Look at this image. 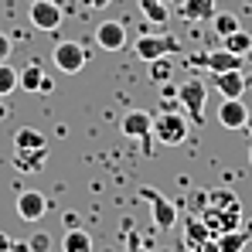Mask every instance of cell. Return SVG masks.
<instances>
[{
    "mask_svg": "<svg viewBox=\"0 0 252 252\" xmlns=\"http://www.w3.org/2000/svg\"><path fill=\"white\" fill-rule=\"evenodd\" d=\"M249 79L242 75V68H228V72H211V89L221 92V99H239L246 92Z\"/></svg>",
    "mask_w": 252,
    "mask_h": 252,
    "instance_id": "8",
    "label": "cell"
},
{
    "mask_svg": "<svg viewBox=\"0 0 252 252\" xmlns=\"http://www.w3.org/2000/svg\"><path fill=\"white\" fill-rule=\"evenodd\" d=\"M246 120H249V109H246L242 95H239V99H221L218 123L225 126V129H246Z\"/></svg>",
    "mask_w": 252,
    "mask_h": 252,
    "instance_id": "12",
    "label": "cell"
},
{
    "mask_svg": "<svg viewBox=\"0 0 252 252\" xmlns=\"http://www.w3.org/2000/svg\"><path fill=\"white\" fill-rule=\"evenodd\" d=\"M177 99H181V106L188 109V120H194V123H205V106H208V85L198 82V79H191V82H184L177 89Z\"/></svg>",
    "mask_w": 252,
    "mask_h": 252,
    "instance_id": "3",
    "label": "cell"
},
{
    "mask_svg": "<svg viewBox=\"0 0 252 252\" xmlns=\"http://www.w3.org/2000/svg\"><path fill=\"white\" fill-rule=\"evenodd\" d=\"M140 198L150 205V211H154V225H157V228L170 232V228L177 225V205H174V201H167L157 188H140Z\"/></svg>",
    "mask_w": 252,
    "mask_h": 252,
    "instance_id": "4",
    "label": "cell"
},
{
    "mask_svg": "<svg viewBox=\"0 0 252 252\" xmlns=\"http://www.w3.org/2000/svg\"><path fill=\"white\" fill-rule=\"evenodd\" d=\"M184 246L188 249H215V239H211V232H208V225L191 211V218H188V225H184Z\"/></svg>",
    "mask_w": 252,
    "mask_h": 252,
    "instance_id": "11",
    "label": "cell"
},
{
    "mask_svg": "<svg viewBox=\"0 0 252 252\" xmlns=\"http://www.w3.org/2000/svg\"><path fill=\"white\" fill-rule=\"evenodd\" d=\"M123 136H133V140H150V129H154V116L150 113H143V109H129L123 116Z\"/></svg>",
    "mask_w": 252,
    "mask_h": 252,
    "instance_id": "13",
    "label": "cell"
},
{
    "mask_svg": "<svg viewBox=\"0 0 252 252\" xmlns=\"http://www.w3.org/2000/svg\"><path fill=\"white\" fill-rule=\"evenodd\" d=\"M51 62H55V68L58 72H65V75H75V72H82L85 62H89V51H85L79 41H62L55 44V51H51Z\"/></svg>",
    "mask_w": 252,
    "mask_h": 252,
    "instance_id": "5",
    "label": "cell"
},
{
    "mask_svg": "<svg viewBox=\"0 0 252 252\" xmlns=\"http://www.w3.org/2000/svg\"><path fill=\"white\" fill-rule=\"evenodd\" d=\"M95 41H99V48H106V51H120L126 44L123 21H102V24L95 28Z\"/></svg>",
    "mask_w": 252,
    "mask_h": 252,
    "instance_id": "14",
    "label": "cell"
},
{
    "mask_svg": "<svg viewBox=\"0 0 252 252\" xmlns=\"http://www.w3.org/2000/svg\"><path fill=\"white\" fill-rule=\"evenodd\" d=\"M7 249H14V239L10 235H0V252H7Z\"/></svg>",
    "mask_w": 252,
    "mask_h": 252,
    "instance_id": "29",
    "label": "cell"
},
{
    "mask_svg": "<svg viewBox=\"0 0 252 252\" xmlns=\"http://www.w3.org/2000/svg\"><path fill=\"white\" fill-rule=\"evenodd\" d=\"M221 41H225L221 48H228V51H235V55H246V51L252 48V34H246V31L239 28V31H232V34H225Z\"/></svg>",
    "mask_w": 252,
    "mask_h": 252,
    "instance_id": "22",
    "label": "cell"
},
{
    "mask_svg": "<svg viewBox=\"0 0 252 252\" xmlns=\"http://www.w3.org/2000/svg\"><path fill=\"white\" fill-rule=\"evenodd\" d=\"M28 17H31V24H34L38 31H58V24H62V7H58L55 0H31Z\"/></svg>",
    "mask_w": 252,
    "mask_h": 252,
    "instance_id": "7",
    "label": "cell"
},
{
    "mask_svg": "<svg viewBox=\"0 0 252 252\" xmlns=\"http://www.w3.org/2000/svg\"><path fill=\"white\" fill-rule=\"evenodd\" d=\"M246 129L252 133V109H249V120H246Z\"/></svg>",
    "mask_w": 252,
    "mask_h": 252,
    "instance_id": "32",
    "label": "cell"
},
{
    "mask_svg": "<svg viewBox=\"0 0 252 252\" xmlns=\"http://www.w3.org/2000/svg\"><path fill=\"white\" fill-rule=\"evenodd\" d=\"M249 160H252V147H249Z\"/></svg>",
    "mask_w": 252,
    "mask_h": 252,
    "instance_id": "34",
    "label": "cell"
},
{
    "mask_svg": "<svg viewBox=\"0 0 252 252\" xmlns=\"http://www.w3.org/2000/svg\"><path fill=\"white\" fill-rule=\"evenodd\" d=\"M17 215L24 218V221H41L44 215H48V198H44L41 191H21L17 194Z\"/></svg>",
    "mask_w": 252,
    "mask_h": 252,
    "instance_id": "9",
    "label": "cell"
},
{
    "mask_svg": "<svg viewBox=\"0 0 252 252\" xmlns=\"http://www.w3.org/2000/svg\"><path fill=\"white\" fill-rule=\"evenodd\" d=\"M170 72H174V65L167 62V55H164V58H154V62H150V79H154V82H167Z\"/></svg>",
    "mask_w": 252,
    "mask_h": 252,
    "instance_id": "24",
    "label": "cell"
},
{
    "mask_svg": "<svg viewBox=\"0 0 252 252\" xmlns=\"http://www.w3.org/2000/svg\"><path fill=\"white\" fill-rule=\"evenodd\" d=\"M62 249L65 252H89L92 249V235L85 232L82 225H72V228H65V235H62Z\"/></svg>",
    "mask_w": 252,
    "mask_h": 252,
    "instance_id": "18",
    "label": "cell"
},
{
    "mask_svg": "<svg viewBox=\"0 0 252 252\" xmlns=\"http://www.w3.org/2000/svg\"><path fill=\"white\" fill-rule=\"evenodd\" d=\"M38 92H41V95H51V92H55V82L44 75V79H41V89H38Z\"/></svg>",
    "mask_w": 252,
    "mask_h": 252,
    "instance_id": "28",
    "label": "cell"
},
{
    "mask_svg": "<svg viewBox=\"0 0 252 252\" xmlns=\"http://www.w3.org/2000/svg\"><path fill=\"white\" fill-rule=\"evenodd\" d=\"M0 120H7V106L3 102H0Z\"/></svg>",
    "mask_w": 252,
    "mask_h": 252,
    "instance_id": "31",
    "label": "cell"
},
{
    "mask_svg": "<svg viewBox=\"0 0 252 252\" xmlns=\"http://www.w3.org/2000/svg\"><path fill=\"white\" fill-rule=\"evenodd\" d=\"M177 14L184 21H211L215 17V0H184Z\"/></svg>",
    "mask_w": 252,
    "mask_h": 252,
    "instance_id": "17",
    "label": "cell"
},
{
    "mask_svg": "<svg viewBox=\"0 0 252 252\" xmlns=\"http://www.w3.org/2000/svg\"><path fill=\"white\" fill-rule=\"evenodd\" d=\"M140 10H143V17L150 21V24H167V7L160 3V0H140Z\"/></svg>",
    "mask_w": 252,
    "mask_h": 252,
    "instance_id": "21",
    "label": "cell"
},
{
    "mask_svg": "<svg viewBox=\"0 0 252 252\" xmlns=\"http://www.w3.org/2000/svg\"><path fill=\"white\" fill-rule=\"evenodd\" d=\"M177 51H181V41L174 34H143L136 41V58H143V62H154V58H164V55L170 58Z\"/></svg>",
    "mask_w": 252,
    "mask_h": 252,
    "instance_id": "6",
    "label": "cell"
},
{
    "mask_svg": "<svg viewBox=\"0 0 252 252\" xmlns=\"http://www.w3.org/2000/svg\"><path fill=\"white\" fill-rule=\"evenodd\" d=\"M10 51H14L10 38H7V34H0V62H7V58H10Z\"/></svg>",
    "mask_w": 252,
    "mask_h": 252,
    "instance_id": "27",
    "label": "cell"
},
{
    "mask_svg": "<svg viewBox=\"0 0 252 252\" xmlns=\"http://www.w3.org/2000/svg\"><path fill=\"white\" fill-rule=\"evenodd\" d=\"M194 62L211 68V72H228V68H242L246 65V55H235L228 48H218V51H208V55H198Z\"/></svg>",
    "mask_w": 252,
    "mask_h": 252,
    "instance_id": "10",
    "label": "cell"
},
{
    "mask_svg": "<svg viewBox=\"0 0 252 252\" xmlns=\"http://www.w3.org/2000/svg\"><path fill=\"white\" fill-rule=\"evenodd\" d=\"M164 147H181L188 140V116H181L177 109H164L160 116H154V129H150Z\"/></svg>",
    "mask_w": 252,
    "mask_h": 252,
    "instance_id": "2",
    "label": "cell"
},
{
    "mask_svg": "<svg viewBox=\"0 0 252 252\" xmlns=\"http://www.w3.org/2000/svg\"><path fill=\"white\" fill-rule=\"evenodd\" d=\"M252 239V221L246 228H232V232H221L218 239H215V252H239L246 249Z\"/></svg>",
    "mask_w": 252,
    "mask_h": 252,
    "instance_id": "15",
    "label": "cell"
},
{
    "mask_svg": "<svg viewBox=\"0 0 252 252\" xmlns=\"http://www.w3.org/2000/svg\"><path fill=\"white\" fill-rule=\"evenodd\" d=\"M41 79H44V68L38 62H31L24 72H17V89H24V92H38L41 89Z\"/></svg>",
    "mask_w": 252,
    "mask_h": 252,
    "instance_id": "20",
    "label": "cell"
},
{
    "mask_svg": "<svg viewBox=\"0 0 252 252\" xmlns=\"http://www.w3.org/2000/svg\"><path fill=\"white\" fill-rule=\"evenodd\" d=\"M14 167L21 170V174H38L44 167V160H48V147L41 150H14Z\"/></svg>",
    "mask_w": 252,
    "mask_h": 252,
    "instance_id": "16",
    "label": "cell"
},
{
    "mask_svg": "<svg viewBox=\"0 0 252 252\" xmlns=\"http://www.w3.org/2000/svg\"><path fill=\"white\" fill-rule=\"evenodd\" d=\"M92 10H102V7H109V0H85Z\"/></svg>",
    "mask_w": 252,
    "mask_h": 252,
    "instance_id": "30",
    "label": "cell"
},
{
    "mask_svg": "<svg viewBox=\"0 0 252 252\" xmlns=\"http://www.w3.org/2000/svg\"><path fill=\"white\" fill-rule=\"evenodd\" d=\"M191 198H194L191 208L208 225L211 239H218L221 232H232V228L242 225V205H239V198L232 191H198Z\"/></svg>",
    "mask_w": 252,
    "mask_h": 252,
    "instance_id": "1",
    "label": "cell"
},
{
    "mask_svg": "<svg viewBox=\"0 0 252 252\" xmlns=\"http://www.w3.org/2000/svg\"><path fill=\"white\" fill-rule=\"evenodd\" d=\"M246 58H249V62H252V48H249V51H246Z\"/></svg>",
    "mask_w": 252,
    "mask_h": 252,
    "instance_id": "33",
    "label": "cell"
},
{
    "mask_svg": "<svg viewBox=\"0 0 252 252\" xmlns=\"http://www.w3.org/2000/svg\"><path fill=\"white\" fill-rule=\"evenodd\" d=\"M14 89H17V72L7 62H0V95H10Z\"/></svg>",
    "mask_w": 252,
    "mask_h": 252,
    "instance_id": "25",
    "label": "cell"
},
{
    "mask_svg": "<svg viewBox=\"0 0 252 252\" xmlns=\"http://www.w3.org/2000/svg\"><path fill=\"white\" fill-rule=\"evenodd\" d=\"M44 249H51V239H48L44 232H34V235L28 239V252H44Z\"/></svg>",
    "mask_w": 252,
    "mask_h": 252,
    "instance_id": "26",
    "label": "cell"
},
{
    "mask_svg": "<svg viewBox=\"0 0 252 252\" xmlns=\"http://www.w3.org/2000/svg\"><path fill=\"white\" fill-rule=\"evenodd\" d=\"M41 147H48V140H44V133H38L34 126H21L14 133V150H41Z\"/></svg>",
    "mask_w": 252,
    "mask_h": 252,
    "instance_id": "19",
    "label": "cell"
},
{
    "mask_svg": "<svg viewBox=\"0 0 252 252\" xmlns=\"http://www.w3.org/2000/svg\"><path fill=\"white\" fill-rule=\"evenodd\" d=\"M211 24H215V34H218V38H225V34L239 31V17H235V14H215V17H211Z\"/></svg>",
    "mask_w": 252,
    "mask_h": 252,
    "instance_id": "23",
    "label": "cell"
}]
</instances>
